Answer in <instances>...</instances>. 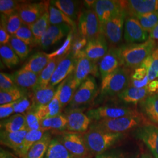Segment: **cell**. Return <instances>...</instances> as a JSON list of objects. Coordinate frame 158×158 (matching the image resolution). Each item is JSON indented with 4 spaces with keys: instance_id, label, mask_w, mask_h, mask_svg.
Returning <instances> with one entry per match:
<instances>
[{
    "instance_id": "cell-35",
    "label": "cell",
    "mask_w": 158,
    "mask_h": 158,
    "mask_svg": "<svg viewBox=\"0 0 158 158\" xmlns=\"http://www.w3.org/2000/svg\"><path fill=\"white\" fill-rule=\"evenodd\" d=\"M65 56L56 57L51 59L45 68L40 74L38 85L36 87H44L49 85L52 77L54 73L57 65Z\"/></svg>"
},
{
    "instance_id": "cell-37",
    "label": "cell",
    "mask_w": 158,
    "mask_h": 158,
    "mask_svg": "<svg viewBox=\"0 0 158 158\" xmlns=\"http://www.w3.org/2000/svg\"><path fill=\"white\" fill-rule=\"evenodd\" d=\"M41 128L45 131L49 130L62 131L67 130V119L65 115L61 114L53 117L44 119L41 121Z\"/></svg>"
},
{
    "instance_id": "cell-46",
    "label": "cell",
    "mask_w": 158,
    "mask_h": 158,
    "mask_svg": "<svg viewBox=\"0 0 158 158\" xmlns=\"http://www.w3.org/2000/svg\"><path fill=\"white\" fill-rule=\"evenodd\" d=\"M14 36L29 46H35L34 35L30 26L23 23L21 27L19 29L17 33Z\"/></svg>"
},
{
    "instance_id": "cell-61",
    "label": "cell",
    "mask_w": 158,
    "mask_h": 158,
    "mask_svg": "<svg viewBox=\"0 0 158 158\" xmlns=\"http://www.w3.org/2000/svg\"><path fill=\"white\" fill-rule=\"evenodd\" d=\"M89 158V156H87V157H81V158H75V157H74V158Z\"/></svg>"
},
{
    "instance_id": "cell-45",
    "label": "cell",
    "mask_w": 158,
    "mask_h": 158,
    "mask_svg": "<svg viewBox=\"0 0 158 158\" xmlns=\"http://www.w3.org/2000/svg\"><path fill=\"white\" fill-rule=\"evenodd\" d=\"M14 107L15 114H20L23 115L32 110V102L31 94H25L20 99L14 102Z\"/></svg>"
},
{
    "instance_id": "cell-13",
    "label": "cell",
    "mask_w": 158,
    "mask_h": 158,
    "mask_svg": "<svg viewBox=\"0 0 158 158\" xmlns=\"http://www.w3.org/2000/svg\"><path fill=\"white\" fill-rule=\"evenodd\" d=\"M124 66L119 46H111L107 53L98 63V69L102 79L117 69Z\"/></svg>"
},
{
    "instance_id": "cell-40",
    "label": "cell",
    "mask_w": 158,
    "mask_h": 158,
    "mask_svg": "<svg viewBox=\"0 0 158 158\" xmlns=\"http://www.w3.org/2000/svg\"><path fill=\"white\" fill-rule=\"evenodd\" d=\"M138 21L149 34L156 27L158 23V12L146 13L135 17Z\"/></svg>"
},
{
    "instance_id": "cell-20",
    "label": "cell",
    "mask_w": 158,
    "mask_h": 158,
    "mask_svg": "<svg viewBox=\"0 0 158 158\" xmlns=\"http://www.w3.org/2000/svg\"><path fill=\"white\" fill-rule=\"evenodd\" d=\"M73 30V28L68 24L50 25L41 40L40 46L47 49L68 36Z\"/></svg>"
},
{
    "instance_id": "cell-57",
    "label": "cell",
    "mask_w": 158,
    "mask_h": 158,
    "mask_svg": "<svg viewBox=\"0 0 158 158\" xmlns=\"http://www.w3.org/2000/svg\"><path fill=\"white\" fill-rule=\"evenodd\" d=\"M0 158H17L9 151L2 148L0 149Z\"/></svg>"
},
{
    "instance_id": "cell-3",
    "label": "cell",
    "mask_w": 158,
    "mask_h": 158,
    "mask_svg": "<svg viewBox=\"0 0 158 158\" xmlns=\"http://www.w3.org/2000/svg\"><path fill=\"white\" fill-rule=\"evenodd\" d=\"M151 123L141 113L127 115L118 118L94 121L90 127L96 128L110 132L125 134L133 131L143 125Z\"/></svg>"
},
{
    "instance_id": "cell-2",
    "label": "cell",
    "mask_w": 158,
    "mask_h": 158,
    "mask_svg": "<svg viewBox=\"0 0 158 158\" xmlns=\"http://www.w3.org/2000/svg\"><path fill=\"white\" fill-rule=\"evenodd\" d=\"M83 136L89 152L97 156L110 150L121 141L124 139L125 135L90 127Z\"/></svg>"
},
{
    "instance_id": "cell-47",
    "label": "cell",
    "mask_w": 158,
    "mask_h": 158,
    "mask_svg": "<svg viewBox=\"0 0 158 158\" xmlns=\"http://www.w3.org/2000/svg\"><path fill=\"white\" fill-rule=\"evenodd\" d=\"M22 1L14 0H1L0 12L6 16H10L17 12Z\"/></svg>"
},
{
    "instance_id": "cell-22",
    "label": "cell",
    "mask_w": 158,
    "mask_h": 158,
    "mask_svg": "<svg viewBox=\"0 0 158 158\" xmlns=\"http://www.w3.org/2000/svg\"><path fill=\"white\" fill-rule=\"evenodd\" d=\"M148 87L138 89L129 86L127 89L118 94L117 97L119 102L127 105L136 106L150 96Z\"/></svg>"
},
{
    "instance_id": "cell-38",
    "label": "cell",
    "mask_w": 158,
    "mask_h": 158,
    "mask_svg": "<svg viewBox=\"0 0 158 158\" xmlns=\"http://www.w3.org/2000/svg\"><path fill=\"white\" fill-rule=\"evenodd\" d=\"M142 67L146 69L149 81L158 77V46L152 53L148 57L142 64Z\"/></svg>"
},
{
    "instance_id": "cell-49",
    "label": "cell",
    "mask_w": 158,
    "mask_h": 158,
    "mask_svg": "<svg viewBox=\"0 0 158 158\" xmlns=\"http://www.w3.org/2000/svg\"><path fill=\"white\" fill-rule=\"evenodd\" d=\"M88 40L85 38L81 36L80 35L74 38L73 42L71 49V52L73 54L74 56L77 59L79 55L83 51L85 47L87 45Z\"/></svg>"
},
{
    "instance_id": "cell-30",
    "label": "cell",
    "mask_w": 158,
    "mask_h": 158,
    "mask_svg": "<svg viewBox=\"0 0 158 158\" xmlns=\"http://www.w3.org/2000/svg\"><path fill=\"white\" fill-rule=\"evenodd\" d=\"M1 129L10 132H17L28 130L25 115L15 114L1 122Z\"/></svg>"
},
{
    "instance_id": "cell-18",
    "label": "cell",
    "mask_w": 158,
    "mask_h": 158,
    "mask_svg": "<svg viewBox=\"0 0 158 158\" xmlns=\"http://www.w3.org/2000/svg\"><path fill=\"white\" fill-rule=\"evenodd\" d=\"M77 60L70 51L57 65L52 77L49 85L55 87L60 84L63 81L72 74L75 70Z\"/></svg>"
},
{
    "instance_id": "cell-56",
    "label": "cell",
    "mask_w": 158,
    "mask_h": 158,
    "mask_svg": "<svg viewBox=\"0 0 158 158\" xmlns=\"http://www.w3.org/2000/svg\"><path fill=\"white\" fill-rule=\"evenodd\" d=\"M147 87L151 95L158 93V80L156 79L149 82Z\"/></svg>"
},
{
    "instance_id": "cell-50",
    "label": "cell",
    "mask_w": 158,
    "mask_h": 158,
    "mask_svg": "<svg viewBox=\"0 0 158 158\" xmlns=\"http://www.w3.org/2000/svg\"><path fill=\"white\" fill-rule=\"evenodd\" d=\"M18 87L15 85L12 76L4 73H0V89L1 90H9Z\"/></svg>"
},
{
    "instance_id": "cell-17",
    "label": "cell",
    "mask_w": 158,
    "mask_h": 158,
    "mask_svg": "<svg viewBox=\"0 0 158 158\" xmlns=\"http://www.w3.org/2000/svg\"><path fill=\"white\" fill-rule=\"evenodd\" d=\"M93 10L96 12L102 26L109 19L123 10L121 1L97 0Z\"/></svg>"
},
{
    "instance_id": "cell-9",
    "label": "cell",
    "mask_w": 158,
    "mask_h": 158,
    "mask_svg": "<svg viewBox=\"0 0 158 158\" xmlns=\"http://www.w3.org/2000/svg\"><path fill=\"white\" fill-rule=\"evenodd\" d=\"M51 1L30 2L22 1L17 12L23 23L31 26L49 10Z\"/></svg>"
},
{
    "instance_id": "cell-33",
    "label": "cell",
    "mask_w": 158,
    "mask_h": 158,
    "mask_svg": "<svg viewBox=\"0 0 158 158\" xmlns=\"http://www.w3.org/2000/svg\"><path fill=\"white\" fill-rule=\"evenodd\" d=\"M49 26V10L30 26L34 35L35 46L40 45L41 40Z\"/></svg>"
},
{
    "instance_id": "cell-52",
    "label": "cell",
    "mask_w": 158,
    "mask_h": 158,
    "mask_svg": "<svg viewBox=\"0 0 158 158\" xmlns=\"http://www.w3.org/2000/svg\"><path fill=\"white\" fill-rule=\"evenodd\" d=\"M96 158H131L124 152L120 150L111 149L108 150L102 154L98 155Z\"/></svg>"
},
{
    "instance_id": "cell-16",
    "label": "cell",
    "mask_w": 158,
    "mask_h": 158,
    "mask_svg": "<svg viewBox=\"0 0 158 158\" xmlns=\"http://www.w3.org/2000/svg\"><path fill=\"white\" fill-rule=\"evenodd\" d=\"M67 119V130L69 132L85 133L91 125V119L83 112L81 108L69 109L65 115Z\"/></svg>"
},
{
    "instance_id": "cell-23",
    "label": "cell",
    "mask_w": 158,
    "mask_h": 158,
    "mask_svg": "<svg viewBox=\"0 0 158 158\" xmlns=\"http://www.w3.org/2000/svg\"><path fill=\"white\" fill-rule=\"evenodd\" d=\"M138 106L139 112L151 123L158 125V93L148 96Z\"/></svg>"
},
{
    "instance_id": "cell-1",
    "label": "cell",
    "mask_w": 158,
    "mask_h": 158,
    "mask_svg": "<svg viewBox=\"0 0 158 158\" xmlns=\"http://www.w3.org/2000/svg\"><path fill=\"white\" fill-rule=\"evenodd\" d=\"M119 47L124 66L135 70L140 67L147 57L152 53L157 44L156 40L149 38L145 42L127 44Z\"/></svg>"
},
{
    "instance_id": "cell-53",
    "label": "cell",
    "mask_w": 158,
    "mask_h": 158,
    "mask_svg": "<svg viewBox=\"0 0 158 158\" xmlns=\"http://www.w3.org/2000/svg\"><path fill=\"white\" fill-rule=\"evenodd\" d=\"M14 102L0 106V118L2 119L11 117L14 113Z\"/></svg>"
},
{
    "instance_id": "cell-51",
    "label": "cell",
    "mask_w": 158,
    "mask_h": 158,
    "mask_svg": "<svg viewBox=\"0 0 158 158\" xmlns=\"http://www.w3.org/2000/svg\"><path fill=\"white\" fill-rule=\"evenodd\" d=\"M6 15L1 14L0 24V44L1 45L8 44L11 38V35L8 33L6 28Z\"/></svg>"
},
{
    "instance_id": "cell-19",
    "label": "cell",
    "mask_w": 158,
    "mask_h": 158,
    "mask_svg": "<svg viewBox=\"0 0 158 158\" xmlns=\"http://www.w3.org/2000/svg\"><path fill=\"white\" fill-rule=\"evenodd\" d=\"M90 75L94 77H98L100 75L98 64L85 57H79L74 71V78L81 85L85 79L90 76Z\"/></svg>"
},
{
    "instance_id": "cell-31",
    "label": "cell",
    "mask_w": 158,
    "mask_h": 158,
    "mask_svg": "<svg viewBox=\"0 0 158 158\" xmlns=\"http://www.w3.org/2000/svg\"><path fill=\"white\" fill-rule=\"evenodd\" d=\"M52 138L49 131H46L42 138L36 142L23 158H44Z\"/></svg>"
},
{
    "instance_id": "cell-25",
    "label": "cell",
    "mask_w": 158,
    "mask_h": 158,
    "mask_svg": "<svg viewBox=\"0 0 158 158\" xmlns=\"http://www.w3.org/2000/svg\"><path fill=\"white\" fill-rule=\"evenodd\" d=\"M12 78L18 87L33 90L38 85L39 74L21 68L15 72Z\"/></svg>"
},
{
    "instance_id": "cell-58",
    "label": "cell",
    "mask_w": 158,
    "mask_h": 158,
    "mask_svg": "<svg viewBox=\"0 0 158 158\" xmlns=\"http://www.w3.org/2000/svg\"><path fill=\"white\" fill-rule=\"evenodd\" d=\"M149 38L153 40H158V23L156 27L149 33Z\"/></svg>"
},
{
    "instance_id": "cell-21",
    "label": "cell",
    "mask_w": 158,
    "mask_h": 158,
    "mask_svg": "<svg viewBox=\"0 0 158 158\" xmlns=\"http://www.w3.org/2000/svg\"><path fill=\"white\" fill-rule=\"evenodd\" d=\"M66 80L59 85L56 88L55 96L51 102L45 106H41L35 110L41 120L53 117L61 114L63 108L60 101V93Z\"/></svg>"
},
{
    "instance_id": "cell-54",
    "label": "cell",
    "mask_w": 158,
    "mask_h": 158,
    "mask_svg": "<svg viewBox=\"0 0 158 158\" xmlns=\"http://www.w3.org/2000/svg\"><path fill=\"white\" fill-rule=\"evenodd\" d=\"M148 75L147 70L142 66L134 70L131 76V80H141L144 79Z\"/></svg>"
},
{
    "instance_id": "cell-10",
    "label": "cell",
    "mask_w": 158,
    "mask_h": 158,
    "mask_svg": "<svg viewBox=\"0 0 158 158\" xmlns=\"http://www.w3.org/2000/svg\"><path fill=\"white\" fill-rule=\"evenodd\" d=\"M126 16V12L123 10L102 26L103 34L111 46H115L122 40Z\"/></svg>"
},
{
    "instance_id": "cell-41",
    "label": "cell",
    "mask_w": 158,
    "mask_h": 158,
    "mask_svg": "<svg viewBox=\"0 0 158 158\" xmlns=\"http://www.w3.org/2000/svg\"><path fill=\"white\" fill-rule=\"evenodd\" d=\"M8 44L21 60L25 59L28 56L30 52L29 46L15 36H11Z\"/></svg>"
},
{
    "instance_id": "cell-36",
    "label": "cell",
    "mask_w": 158,
    "mask_h": 158,
    "mask_svg": "<svg viewBox=\"0 0 158 158\" xmlns=\"http://www.w3.org/2000/svg\"><path fill=\"white\" fill-rule=\"evenodd\" d=\"M49 14L50 25L68 24L73 28L74 31L76 28V23L74 21L51 4L49 8Z\"/></svg>"
},
{
    "instance_id": "cell-29",
    "label": "cell",
    "mask_w": 158,
    "mask_h": 158,
    "mask_svg": "<svg viewBox=\"0 0 158 158\" xmlns=\"http://www.w3.org/2000/svg\"><path fill=\"white\" fill-rule=\"evenodd\" d=\"M80 85L74 78L73 73L66 79L60 93V101L62 108L70 104Z\"/></svg>"
},
{
    "instance_id": "cell-6",
    "label": "cell",
    "mask_w": 158,
    "mask_h": 158,
    "mask_svg": "<svg viewBox=\"0 0 158 158\" xmlns=\"http://www.w3.org/2000/svg\"><path fill=\"white\" fill-rule=\"evenodd\" d=\"M136 108L128 106H106L89 110L86 115L91 121H98L111 119L118 118L127 115H135L139 113Z\"/></svg>"
},
{
    "instance_id": "cell-32",
    "label": "cell",
    "mask_w": 158,
    "mask_h": 158,
    "mask_svg": "<svg viewBox=\"0 0 158 158\" xmlns=\"http://www.w3.org/2000/svg\"><path fill=\"white\" fill-rule=\"evenodd\" d=\"M45 132V130L42 129L29 130L25 135L21 146L19 147L15 153L19 157L23 158L34 144L42 138Z\"/></svg>"
},
{
    "instance_id": "cell-8",
    "label": "cell",
    "mask_w": 158,
    "mask_h": 158,
    "mask_svg": "<svg viewBox=\"0 0 158 158\" xmlns=\"http://www.w3.org/2000/svg\"><path fill=\"white\" fill-rule=\"evenodd\" d=\"M132 134L147 147L153 158H158V125H143L132 131Z\"/></svg>"
},
{
    "instance_id": "cell-48",
    "label": "cell",
    "mask_w": 158,
    "mask_h": 158,
    "mask_svg": "<svg viewBox=\"0 0 158 158\" xmlns=\"http://www.w3.org/2000/svg\"><path fill=\"white\" fill-rule=\"evenodd\" d=\"M28 130H38L42 129L41 121L36 111L34 110H31L24 114Z\"/></svg>"
},
{
    "instance_id": "cell-24",
    "label": "cell",
    "mask_w": 158,
    "mask_h": 158,
    "mask_svg": "<svg viewBox=\"0 0 158 158\" xmlns=\"http://www.w3.org/2000/svg\"><path fill=\"white\" fill-rule=\"evenodd\" d=\"M31 97L32 102V110H36L38 108L45 106L53 99L56 89L50 85L46 87H36L32 90Z\"/></svg>"
},
{
    "instance_id": "cell-55",
    "label": "cell",
    "mask_w": 158,
    "mask_h": 158,
    "mask_svg": "<svg viewBox=\"0 0 158 158\" xmlns=\"http://www.w3.org/2000/svg\"><path fill=\"white\" fill-rule=\"evenodd\" d=\"M149 82L150 81H149V80L148 78V76L147 75L144 79L141 80H131L130 86L136 87V88H138V89L145 88V87L148 86V85L149 83Z\"/></svg>"
},
{
    "instance_id": "cell-39",
    "label": "cell",
    "mask_w": 158,
    "mask_h": 158,
    "mask_svg": "<svg viewBox=\"0 0 158 158\" xmlns=\"http://www.w3.org/2000/svg\"><path fill=\"white\" fill-rule=\"evenodd\" d=\"M0 56L1 60L7 68H13L19 62V57L12 49L9 44L0 46Z\"/></svg>"
},
{
    "instance_id": "cell-14",
    "label": "cell",
    "mask_w": 158,
    "mask_h": 158,
    "mask_svg": "<svg viewBox=\"0 0 158 158\" xmlns=\"http://www.w3.org/2000/svg\"><path fill=\"white\" fill-rule=\"evenodd\" d=\"M107 40L104 34L95 38L88 40L87 44L83 51L79 55V57H85L93 61L97 62L100 60L108 51Z\"/></svg>"
},
{
    "instance_id": "cell-43",
    "label": "cell",
    "mask_w": 158,
    "mask_h": 158,
    "mask_svg": "<svg viewBox=\"0 0 158 158\" xmlns=\"http://www.w3.org/2000/svg\"><path fill=\"white\" fill-rule=\"evenodd\" d=\"M73 32V30L68 35L63 44L59 49H57L56 51H54L52 53H49V57L51 59L56 57L65 56L71 51L74 40Z\"/></svg>"
},
{
    "instance_id": "cell-4",
    "label": "cell",
    "mask_w": 158,
    "mask_h": 158,
    "mask_svg": "<svg viewBox=\"0 0 158 158\" xmlns=\"http://www.w3.org/2000/svg\"><path fill=\"white\" fill-rule=\"evenodd\" d=\"M132 70L119 68L102 79L100 93L104 96H117L130 86Z\"/></svg>"
},
{
    "instance_id": "cell-15",
    "label": "cell",
    "mask_w": 158,
    "mask_h": 158,
    "mask_svg": "<svg viewBox=\"0 0 158 158\" xmlns=\"http://www.w3.org/2000/svg\"><path fill=\"white\" fill-rule=\"evenodd\" d=\"M121 4L127 15L131 17L158 12V0L121 1Z\"/></svg>"
},
{
    "instance_id": "cell-59",
    "label": "cell",
    "mask_w": 158,
    "mask_h": 158,
    "mask_svg": "<svg viewBox=\"0 0 158 158\" xmlns=\"http://www.w3.org/2000/svg\"><path fill=\"white\" fill-rule=\"evenodd\" d=\"M95 2V0H85L84 1V4L86 6V7L89 8V10H93V6L94 5Z\"/></svg>"
},
{
    "instance_id": "cell-26",
    "label": "cell",
    "mask_w": 158,
    "mask_h": 158,
    "mask_svg": "<svg viewBox=\"0 0 158 158\" xmlns=\"http://www.w3.org/2000/svg\"><path fill=\"white\" fill-rule=\"evenodd\" d=\"M28 131V130H25L17 132H10L1 130L0 132L1 144L11 148L16 152L19 147L21 146Z\"/></svg>"
},
{
    "instance_id": "cell-7",
    "label": "cell",
    "mask_w": 158,
    "mask_h": 158,
    "mask_svg": "<svg viewBox=\"0 0 158 158\" xmlns=\"http://www.w3.org/2000/svg\"><path fill=\"white\" fill-rule=\"evenodd\" d=\"M98 91L96 80L93 76H89L80 85L76 91L69 106V109L80 108L92 102Z\"/></svg>"
},
{
    "instance_id": "cell-60",
    "label": "cell",
    "mask_w": 158,
    "mask_h": 158,
    "mask_svg": "<svg viewBox=\"0 0 158 158\" xmlns=\"http://www.w3.org/2000/svg\"><path fill=\"white\" fill-rule=\"evenodd\" d=\"M139 158H154L151 155L146 153H143L140 155Z\"/></svg>"
},
{
    "instance_id": "cell-44",
    "label": "cell",
    "mask_w": 158,
    "mask_h": 158,
    "mask_svg": "<svg viewBox=\"0 0 158 158\" xmlns=\"http://www.w3.org/2000/svg\"><path fill=\"white\" fill-rule=\"evenodd\" d=\"M6 28L10 35L14 36L19 29L21 27L23 23L18 12H15L10 16H6Z\"/></svg>"
},
{
    "instance_id": "cell-5",
    "label": "cell",
    "mask_w": 158,
    "mask_h": 158,
    "mask_svg": "<svg viewBox=\"0 0 158 158\" xmlns=\"http://www.w3.org/2000/svg\"><path fill=\"white\" fill-rule=\"evenodd\" d=\"M77 26L80 35L87 40L103 34L102 24L93 10L88 9L81 12Z\"/></svg>"
},
{
    "instance_id": "cell-11",
    "label": "cell",
    "mask_w": 158,
    "mask_h": 158,
    "mask_svg": "<svg viewBox=\"0 0 158 158\" xmlns=\"http://www.w3.org/2000/svg\"><path fill=\"white\" fill-rule=\"evenodd\" d=\"M59 139L74 157L88 156L90 152L85 142L83 135L80 133L66 132L63 133Z\"/></svg>"
},
{
    "instance_id": "cell-42",
    "label": "cell",
    "mask_w": 158,
    "mask_h": 158,
    "mask_svg": "<svg viewBox=\"0 0 158 158\" xmlns=\"http://www.w3.org/2000/svg\"><path fill=\"white\" fill-rule=\"evenodd\" d=\"M26 93L19 87L9 90L0 91V104H6L15 102Z\"/></svg>"
},
{
    "instance_id": "cell-34",
    "label": "cell",
    "mask_w": 158,
    "mask_h": 158,
    "mask_svg": "<svg viewBox=\"0 0 158 158\" xmlns=\"http://www.w3.org/2000/svg\"><path fill=\"white\" fill-rule=\"evenodd\" d=\"M73 156L58 139H52L45 158H73Z\"/></svg>"
},
{
    "instance_id": "cell-27",
    "label": "cell",
    "mask_w": 158,
    "mask_h": 158,
    "mask_svg": "<svg viewBox=\"0 0 158 158\" xmlns=\"http://www.w3.org/2000/svg\"><path fill=\"white\" fill-rule=\"evenodd\" d=\"M51 4L74 21L78 20L79 15L81 12L80 3L77 1L55 0L51 1Z\"/></svg>"
},
{
    "instance_id": "cell-28",
    "label": "cell",
    "mask_w": 158,
    "mask_h": 158,
    "mask_svg": "<svg viewBox=\"0 0 158 158\" xmlns=\"http://www.w3.org/2000/svg\"><path fill=\"white\" fill-rule=\"evenodd\" d=\"M51 60L49 54L42 52H37L31 56L22 68L40 75Z\"/></svg>"
},
{
    "instance_id": "cell-12",
    "label": "cell",
    "mask_w": 158,
    "mask_h": 158,
    "mask_svg": "<svg viewBox=\"0 0 158 158\" xmlns=\"http://www.w3.org/2000/svg\"><path fill=\"white\" fill-rule=\"evenodd\" d=\"M124 39L127 44H139L149 39V34L142 28L135 17L127 15L124 28Z\"/></svg>"
}]
</instances>
